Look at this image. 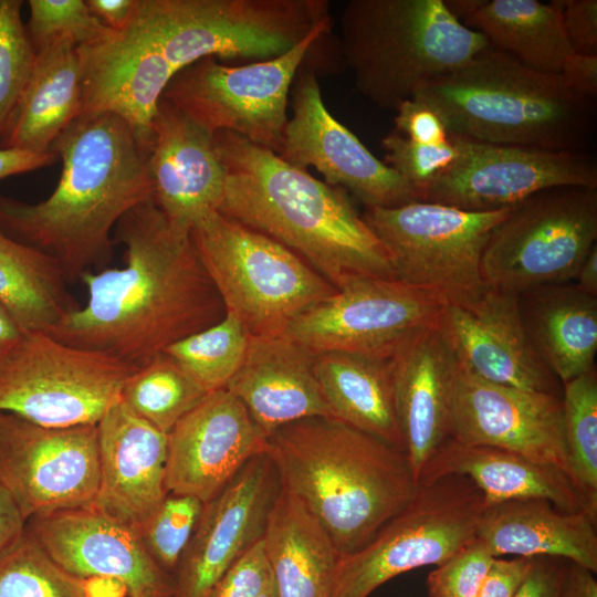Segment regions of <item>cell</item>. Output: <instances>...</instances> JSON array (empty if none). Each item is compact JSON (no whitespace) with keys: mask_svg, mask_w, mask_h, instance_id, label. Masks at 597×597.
<instances>
[{"mask_svg":"<svg viewBox=\"0 0 597 597\" xmlns=\"http://www.w3.org/2000/svg\"><path fill=\"white\" fill-rule=\"evenodd\" d=\"M328 19L326 0H138L123 29L76 46L81 114L121 116L148 150L157 104L180 71L209 56L273 59Z\"/></svg>","mask_w":597,"mask_h":597,"instance_id":"1","label":"cell"},{"mask_svg":"<svg viewBox=\"0 0 597 597\" xmlns=\"http://www.w3.org/2000/svg\"><path fill=\"white\" fill-rule=\"evenodd\" d=\"M190 232L172 226L154 201L129 210L114 229L125 265L85 273L86 304L49 334L139 367L218 323L226 310Z\"/></svg>","mask_w":597,"mask_h":597,"instance_id":"2","label":"cell"},{"mask_svg":"<svg viewBox=\"0 0 597 597\" xmlns=\"http://www.w3.org/2000/svg\"><path fill=\"white\" fill-rule=\"evenodd\" d=\"M51 151L62 161L57 186L36 203L0 193V231L53 258L67 282L81 280L112 260L118 221L154 201L148 151L107 112L80 114Z\"/></svg>","mask_w":597,"mask_h":597,"instance_id":"3","label":"cell"},{"mask_svg":"<svg viewBox=\"0 0 597 597\" xmlns=\"http://www.w3.org/2000/svg\"><path fill=\"white\" fill-rule=\"evenodd\" d=\"M214 140L227 174L218 212L277 241L336 290L362 277L395 279L347 191L234 133Z\"/></svg>","mask_w":597,"mask_h":597,"instance_id":"4","label":"cell"},{"mask_svg":"<svg viewBox=\"0 0 597 597\" xmlns=\"http://www.w3.org/2000/svg\"><path fill=\"white\" fill-rule=\"evenodd\" d=\"M265 441L281 484L321 523L341 557L364 547L419 489L404 450L334 417L294 421Z\"/></svg>","mask_w":597,"mask_h":597,"instance_id":"5","label":"cell"},{"mask_svg":"<svg viewBox=\"0 0 597 597\" xmlns=\"http://www.w3.org/2000/svg\"><path fill=\"white\" fill-rule=\"evenodd\" d=\"M412 98L430 106L450 134L473 140L587 151L595 136V100L491 45Z\"/></svg>","mask_w":597,"mask_h":597,"instance_id":"6","label":"cell"},{"mask_svg":"<svg viewBox=\"0 0 597 597\" xmlns=\"http://www.w3.org/2000/svg\"><path fill=\"white\" fill-rule=\"evenodd\" d=\"M339 28L341 52L357 90L389 109L490 45L457 20L443 0H350Z\"/></svg>","mask_w":597,"mask_h":597,"instance_id":"7","label":"cell"},{"mask_svg":"<svg viewBox=\"0 0 597 597\" xmlns=\"http://www.w3.org/2000/svg\"><path fill=\"white\" fill-rule=\"evenodd\" d=\"M190 235L226 313L252 337L284 335L298 315L337 291L287 248L218 211Z\"/></svg>","mask_w":597,"mask_h":597,"instance_id":"8","label":"cell"},{"mask_svg":"<svg viewBox=\"0 0 597 597\" xmlns=\"http://www.w3.org/2000/svg\"><path fill=\"white\" fill-rule=\"evenodd\" d=\"M331 25L324 21L273 59L229 66L205 57L176 74L161 97L212 134L231 132L279 155L292 84Z\"/></svg>","mask_w":597,"mask_h":597,"instance_id":"9","label":"cell"},{"mask_svg":"<svg viewBox=\"0 0 597 597\" xmlns=\"http://www.w3.org/2000/svg\"><path fill=\"white\" fill-rule=\"evenodd\" d=\"M136 368L49 333L23 332L0 359V411L45 427L96 425Z\"/></svg>","mask_w":597,"mask_h":597,"instance_id":"10","label":"cell"},{"mask_svg":"<svg viewBox=\"0 0 597 597\" xmlns=\"http://www.w3.org/2000/svg\"><path fill=\"white\" fill-rule=\"evenodd\" d=\"M486 505L463 475L419 484L415 499L364 547L341 557L332 597H368L396 576L444 563L475 537Z\"/></svg>","mask_w":597,"mask_h":597,"instance_id":"11","label":"cell"},{"mask_svg":"<svg viewBox=\"0 0 597 597\" xmlns=\"http://www.w3.org/2000/svg\"><path fill=\"white\" fill-rule=\"evenodd\" d=\"M597 239V188L556 187L511 209L484 249L485 285L520 294L573 282Z\"/></svg>","mask_w":597,"mask_h":597,"instance_id":"12","label":"cell"},{"mask_svg":"<svg viewBox=\"0 0 597 597\" xmlns=\"http://www.w3.org/2000/svg\"><path fill=\"white\" fill-rule=\"evenodd\" d=\"M511 209L474 212L417 200L366 208L363 218L387 251L396 280L448 302L485 285L482 255L492 231Z\"/></svg>","mask_w":597,"mask_h":597,"instance_id":"13","label":"cell"},{"mask_svg":"<svg viewBox=\"0 0 597 597\" xmlns=\"http://www.w3.org/2000/svg\"><path fill=\"white\" fill-rule=\"evenodd\" d=\"M450 135L458 148L457 158L421 191V201L490 212L513 208L551 188H597V161L588 151L493 144Z\"/></svg>","mask_w":597,"mask_h":597,"instance_id":"14","label":"cell"},{"mask_svg":"<svg viewBox=\"0 0 597 597\" xmlns=\"http://www.w3.org/2000/svg\"><path fill=\"white\" fill-rule=\"evenodd\" d=\"M98 482L96 425L45 427L0 411V485L25 521L92 505Z\"/></svg>","mask_w":597,"mask_h":597,"instance_id":"15","label":"cell"},{"mask_svg":"<svg viewBox=\"0 0 597 597\" xmlns=\"http://www.w3.org/2000/svg\"><path fill=\"white\" fill-rule=\"evenodd\" d=\"M443 301L396 279L362 277L298 315L285 336L314 354L388 358L410 334L436 321Z\"/></svg>","mask_w":597,"mask_h":597,"instance_id":"16","label":"cell"},{"mask_svg":"<svg viewBox=\"0 0 597 597\" xmlns=\"http://www.w3.org/2000/svg\"><path fill=\"white\" fill-rule=\"evenodd\" d=\"M292 117L279 156L292 166L314 167L326 184L352 192L366 208L417 201L413 187L376 158L323 102L317 75L303 65L291 88Z\"/></svg>","mask_w":597,"mask_h":597,"instance_id":"17","label":"cell"},{"mask_svg":"<svg viewBox=\"0 0 597 597\" xmlns=\"http://www.w3.org/2000/svg\"><path fill=\"white\" fill-rule=\"evenodd\" d=\"M25 531L67 573L118 583L126 597H174L175 578L145 548L138 531L93 505L30 517Z\"/></svg>","mask_w":597,"mask_h":597,"instance_id":"18","label":"cell"},{"mask_svg":"<svg viewBox=\"0 0 597 597\" xmlns=\"http://www.w3.org/2000/svg\"><path fill=\"white\" fill-rule=\"evenodd\" d=\"M450 438L464 444L509 450L554 465L568 476L559 395L491 383L459 365Z\"/></svg>","mask_w":597,"mask_h":597,"instance_id":"19","label":"cell"},{"mask_svg":"<svg viewBox=\"0 0 597 597\" xmlns=\"http://www.w3.org/2000/svg\"><path fill=\"white\" fill-rule=\"evenodd\" d=\"M438 323L459 365L479 378L561 396V381L525 333L517 294L484 285L473 295L443 302Z\"/></svg>","mask_w":597,"mask_h":597,"instance_id":"20","label":"cell"},{"mask_svg":"<svg viewBox=\"0 0 597 597\" xmlns=\"http://www.w3.org/2000/svg\"><path fill=\"white\" fill-rule=\"evenodd\" d=\"M280 490L276 469L263 452L252 458L219 494L203 504L174 574V597H207L218 580L262 538Z\"/></svg>","mask_w":597,"mask_h":597,"instance_id":"21","label":"cell"},{"mask_svg":"<svg viewBox=\"0 0 597 597\" xmlns=\"http://www.w3.org/2000/svg\"><path fill=\"white\" fill-rule=\"evenodd\" d=\"M265 446L237 397L227 388L209 392L168 433L167 493L207 503Z\"/></svg>","mask_w":597,"mask_h":597,"instance_id":"22","label":"cell"},{"mask_svg":"<svg viewBox=\"0 0 597 597\" xmlns=\"http://www.w3.org/2000/svg\"><path fill=\"white\" fill-rule=\"evenodd\" d=\"M147 169L156 206L182 230L217 211L226 169L214 134L160 97L150 124Z\"/></svg>","mask_w":597,"mask_h":597,"instance_id":"23","label":"cell"},{"mask_svg":"<svg viewBox=\"0 0 597 597\" xmlns=\"http://www.w3.org/2000/svg\"><path fill=\"white\" fill-rule=\"evenodd\" d=\"M397 418L413 474L450 438L458 360L438 318L404 339L389 357Z\"/></svg>","mask_w":597,"mask_h":597,"instance_id":"24","label":"cell"},{"mask_svg":"<svg viewBox=\"0 0 597 597\" xmlns=\"http://www.w3.org/2000/svg\"><path fill=\"white\" fill-rule=\"evenodd\" d=\"M96 427L100 482L92 505L138 530L168 494V434L139 418L122 400Z\"/></svg>","mask_w":597,"mask_h":597,"instance_id":"25","label":"cell"},{"mask_svg":"<svg viewBox=\"0 0 597 597\" xmlns=\"http://www.w3.org/2000/svg\"><path fill=\"white\" fill-rule=\"evenodd\" d=\"M315 356L285 335L250 336L227 389L265 438L297 420L333 417L314 373Z\"/></svg>","mask_w":597,"mask_h":597,"instance_id":"26","label":"cell"},{"mask_svg":"<svg viewBox=\"0 0 597 597\" xmlns=\"http://www.w3.org/2000/svg\"><path fill=\"white\" fill-rule=\"evenodd\" d=\"M450 474L470 479L482 492L488 505L543 499L564 512H585L597 519V512L563 470L509 450L464 444L449 438L426 463L418 484Z\"/></svg>","mask_w":597,"mask_h":597,"instance_id":"27","label":"cell"},{"mask_svg":"<svg viewBox=\"0 0 597 597\" xmlns=\"http://www.w3.org/2000/svg\"><path fill=\"white\" fill-rule=\"evenodd\" d=\"M596 521L585 512H564L547 500H513L486 505L475 536L494 557H559L596 574Z\"/></svg>","mask_w":597,"mask_h":597,"instance_id":"28","label":"cell"},{"mask_svg":"<svg viewBox=\"0 0 597 597\" xmlns=\"http://www.w3.org/2000/svg\"><path fill=\"white\" fill-rule=\"evenodd\" d=\"M83 85L76 45L60 39L36 51L31 75L3 129L0 147L52 153L56 138L81 114Z\"/></svg>","mask_w":597,"mask_h":597,"instance_id":"29","label":"cell"},{"mask_svg":"<svg viewBox=\"0 0 597 597\" xmlns=\"http://www.w3.org/2000/svg\"><path fill=\"white\" fill-rule=\"evenodd\" d=\"M262 543L276 597H332L341 555L321 523L282 484Z\"/></svg>","mask_w":597,"mask_h":597,"instance_id":"30","label":"cell"},{"mask_svg":"<svg viewBox=\"0 0 597 597\" xmlns=\"http://www.w3.org/2000/svg\"><path fill=\"white\" fill-rule=\"evenodd\" d=\"M525 333L542 362L565 384L591 369L597 353V297L574 283L519 294Z\"/></svg>","mask_w":597,"mask_h":597,"instance_id":"31","label":"cell"},{"mask_svg":"<svg viewBox=\"0 0 597 597\" xmlns=\"http://www.w3.org/2000/svg\"><path fill=\"white\" fill-rule=\"evenodd\" d=\"M314 373L334 418L405 451L389 357L316 354Z\"/></svg>","mask_w":597,"mask_h":597,"instance_id":"32","label":"cell"},{"mask_svg":"<svg viewBox=\"0 0 597 597\" xmlns=\"http://www.w3.org/2000/svg\"><path fill=\"white\" fill-rule=\"evenodd\" d=\"M564 0H486L465 21L494 49L542 73L559 74L573 53L562 17Z\"/></svg>","mask_w":597,"mask_h":597,"instance_id":"33","label":"cell"},{"mask_svg":"<svg viewBox=\"0 0 597 597\" xmlns=\"http://www.w3.org/2000/svg\"><path fill=\"white\" fill-rule=\"evenodd\" d=\"M50 255L0 231V305L23 332L50 333L80 305Z\"/></svg>","mask_w":597,"mask_h":597,"instance_id":"34","label":"cell"},{"mask_svg":"<svg viewBox=\"0 0 597 597\" xmlns=\"http://www.w3.org/2000/svg\"><path fill=\"white\" fill-rule=\"evenodd\" d=\"M207 394L163 352L137 367L126 379L121 400L139 418L168 434Z\"/></svg>","mask_w":597,"mask_h":597,"instance_id":"35","label":"cell"},{"mask_svg":"<svg viewBox=\"0 0 597 597\" xmlns=\"http://www.w3.org/2000/svg\"><path fill=\"white\" fill-rule=\"evenodd\" d=\"M563 422L568 476L597 512L596 368L563 384Z\"/></svg>","mask_w":597,"mask_h":597,"instance_id":"36","label":"cell"},{"mask_svg":"<svg viewBox=\"0 0 597 597\" xmlns=\"http://www.w3.org/2000/svg\"><path fill=\"white\" fill-rule=\"evenodd\" d=\"M250 335L226 313L218 323L170 345L171 356L208 394L227 388L243 363Z\"/></svg>","mask_w":597,"mask_h":597,"instance_id":"37","label":"cell"},{"mask_svg":"<svg viewBox=\"0 0 597 597\" xmlns=\"http://www.w3.org/2000/svg\"><path fill=\"white\" fill-rule=\"evenodd\" d=\"M0 597H92L88 580L55 563L25 531L0 556Z\"/></svg>","mask_w":597,"mask_h":597,"instance_id":"38","label":"cell"},{"mask_svg":"<svg viewBox=\"0 0 597 597\" xmlns=\"http://www.w3.org/2000/svg\"><path fill=\"white\" fill-rule=\"evenodd\" d=\"M203 504L193 496L167 494L137 530L153 559L172 576L197 527Z\"/></svg>","mask_w":597,"mask_h":597,"instance_id":"39","label":"cell"},{"mask_svg":"<svg viewBox=\"0 0 597 597\" xmlns=\"http://www.w3.org/2000/svg\"><path fill=\"white\" fill-rule=\"evenodd\" d=\"M22 6V0H0V140L36 54L21 18Z\"/></svg>","mask_w":597,"mask_h":597,"instance_id":"40","label":"cell"},{"mask_svg":"<svg viewBox=\"0 0 597 597\" xmlns=\"http://www.w3.org/2000/svg\"><path fill=\"white\" fill-rule=\"evenodd\" d=\"M28 33L35 52L60 39L76 46L88 44L111 30L88 9L85 0H29Z\"/></svg>","mask_w":597,"mask_h":597,"instance_id":"41","label":"cell"},{"mask_svg":"<svg viewBox=\"0 0 597 597\" xmlns=\"http://www.w3.org/2000/svg\"><path fill=\"white\" fill-rule=\"evenodd\" d=\"M381 146L384 163L413 187L418 200L421 191L446 171L458 155L451 135L443 143L425 144L394 130L383 138Z\"/></svg>","mask_w":597,"mask_h":597,"instance_id":"42","label":"cell"},{"mask_svg":"<svg viewBox=\"0 0 597 597\" xmlns=\"http://www.w3.org/2000/svg\"><path fill=\"white\" fill-rule=\"evenodd\" d=\"M494 558L475 536L429 574V597H478Z\"/></svg>","mask_w":597,"mask_h":597,"instance_id":"43","label":"cell"},{"mask_svg":"<svg viewBox=\"0 0 597 597\" xmlns=\"http://www.w3.org/2000/svg\"><path fill=\"white\" fill-rule=\"evenodd\" d=\"M271 583L261 538L218 580L207 597H258Z\"/></svg>","mask_w":597,"mask_h":597,"instance_id":"44","label":"cell"},{"mask_svg":"<svg viewBox=\"0 0 597 597\" xmlns=\"http://www.w3.org/2000/svg\"><path fill=\"white\" fill-rule=\"evenodd\" d=\"M395 111V130L402 136L425 144L443 143L450 138L440 116L427 104L410 98Z\"/></svg>","mask_w":597,"mask_h":597,"instance_id":"45","label":"cell"},{"mask_svg":"<svg viewBox=\"0 0 597 597\" xmlns=\"http://www.w3.org/2000/svg\"><path fill=\"white\" fill-rule=\"evenodd\" d=\"M562 17L573 53L597 55V1L564 0Z\"/></svg>","mask_w":597,"mask_h":597,"instance_id":"46","label":"cell"},{"mask_svg":"<svg viewBox=\"0 0 597 597\" xmlns=\"http://www.w3.org/2000/svg\"><path fill=\"white\" fill-rule=\"evenodd\" d=\"M534 557H495L481 585L478 597H514L527 577Z\"/></svg>","mask_w":597,"mask_h":597,"instance_id":"47","label":"cell"},{"mask_svg":"<svg viewBox=\"0 0 597 597\" xmlns=\"http://www.w3.org/2000/svg\"><path fill=\"white\" fill-rule=\"evenodd\" d=\"M566 559L534 557L532 568L514 597H559Z\"/></svg>","mask_w":597,"mask_h":597,"instance_id":"48","label":"cell"},{"mask_svg":"<svg viewBox=\"0 0 597 597\" xmlns=\"http://www.w3.org/2000/svg\"><path fill=\"white\" fill-rule=\"evenodd\" d=\"M575 93L595 100L597 96V55L572 53L559 72Z\"/></svg>","mask_w":597,"mask_h":597,"instance_id":"49","label":"cell"},{"mask_svg":"<svg viewBox=\"0 0 597 597\" xmlns=\"http://www.w3.org/2000/svg\"><path fill=\"white\" fill-rule=\"evenodd\" d=\"M56 158L54 153L33 154L0 147V180L50 166Z\"/></svg>","mask_w":597,"mask_h":597,"instance_id":"50","label":"cell"},{"mask_svg":"<svg viewBox=\"0 0 597 597\" xmlns=\"http://www.w3.org/2000/svg\"><path fill=\"white\" fill-rule=\"evenodd\" d=\"M25 523L13 499L0 485V556L21 536Z\"/></svg>","mask_w":597,"mask_h":597,"instance_id":"51","label":"cell"},{"mask_svg":"<svg viewBox=\"0 0 597 597\" xmlns=\"http://www.w3.org/2000/svg\"><path fill=\"white\" fill-rule=\"evenodd\" d=\"M138 0H85L90 11L107 28L123 29L133 17Z\"/></svg>","mask_w":597,"mask_h":597,"instance_id":"52","label":"cell"},{"mask_svg":"<svg viewBox=\"0 0 597 597\" xmlns=\"http://www.w3.org/2000/svg\"><path fill=\"white\" fill-rule=\"evenodd\" d=\"M559 597H597L595 573L579 564L566 561Z\"/></svg>","mask_w":597,"mask_h":597,"instance_id":"53","label":"cell"},{"mask_svg":"<svg viewBox=\"0 0 597 597\" xmlns=\"http://www.w3.org/2000/svg\"><path fill=\"white\" fill-rule=\"evenodd\" d=\"M574 281L580 291L597 297V244L584 259Z\"/></svg>","mask_w":597,"mask_h":597,"instance_id":"54","label":"cell"},{"mask_svg":"<svg viewBox=\"0 0 597 597\" xmlns=\"http://www.w3.org/2000/svg\"><path fill=\"white\" fill-rule=\"evenodd\" d=\"M22 333L14 318L0 305V359L15 345Z\"/></svg>","mask_w":597,"mask_h":597,"instance_id":"55","label":"cell"},{"mask_svg":"<svg viewBox=\"0 0 597 597\" xmlns=\"http://www.w3.org/2000/svg\"><path fill=\"white\" fill-rule=\"evenodd\" d=\"M486 0H443L447 10L461 22L469 20Z\"/></svg>","mask_w":597,"mask_h":597,"instance_id":"56","label":"cell"},{"mask_svg":"<svg viewBox=\"0 0 597 597\" xmlns=\"http://www.w3.org/2000/svg\"><path fill=\"white\" fill-rule=\"evenodd\" d=\"M258 597H276V593H275L273 582Z\"/></svg>","mask_w":597,"mask_h":597,"instance_id":"57","label":"cell"}]
</instances>
